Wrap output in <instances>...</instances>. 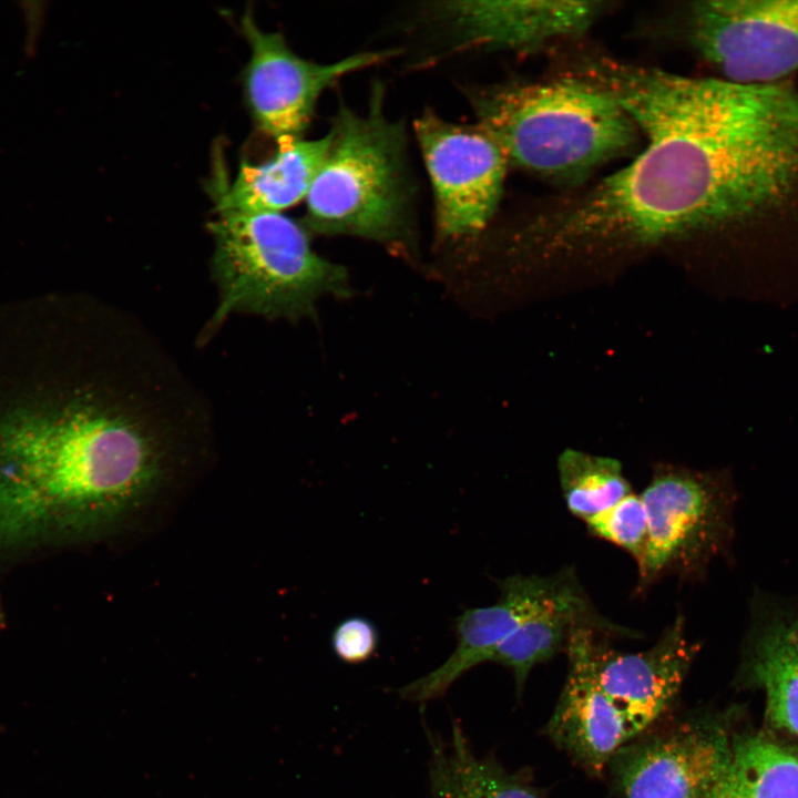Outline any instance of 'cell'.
<instances>
[{
  "mask_svg": "<svg viewBox=\"0 0 798 798\" xmlns=\"http://www.w3.org/2000/svg\"><path fill=\"white\" fill-rule=\"evenodd\" d=\"M378 642L379 634L375 623L357 615L339 622L330 640L335 655L347 664H360L369 659L376 652Z\"/></svg>",
  "mask_w": 798,
  "mask_h": 798,
  "instance_id": "22",
  "label": "cell"
},
{
  "mask_svg": "<svg viewBox=\"0 0 798 798\" xmlns=\"http://www.w3.org/2000/svg\"><path fill=\"white\" fill-rule=\"evenodd\" d=\"M648 545L638 565L641 589L667 574L693 576L717 549L722 497L709 478L663 466L641 494Z\"/></svg>",
  "mask_w": 798,
  "mask_h": 798,
  "instance_id": "10",
  "label": "cell"
},
{
  "mask_svg": "<svg viewBox=\"0 0 798 798\" xmlns=\"http://www.w3.org/2000/svg\"><path fill=\"white\" fill-rule=\"evenodd\" d=\"M326 157L306 196V223L324 235H349L382 244H410L416 184L403 124L383 109L374 85L360 114L339 105Z\"/></svg>",
  "mask_w": 798,
  "mask_h": 798,
  "instance_id": "4",
  "label": "cell"
},
{
  "mask_svg": "<svg viewBox=\"0 0 798 798\" xmlns=\"http://www.w3.org/2000/svg\"><path fill=\"white\" fill-rule=\"evenodd\" d=\"M468 98L509 164L556 183L577 185L642 141L612 96L569 75L471 89Z\"/></svg>",
  "mask_w": 798,
  "mask_h": 798,
  "instance_id": "3",
  "label": "cell"
},
{
  "mask_svg": "<svg viewBox=\"0 0 798 798\" xmlns=\"http://www.w3.org/2000/svg\"><path fill=\"white\" fill-rule=\"evenodd\" d=\"M684 18L689 44L724 80L771 84L798 71V0H700Z\"/></svg>",
  "mask_w": 798,
  "mask_h": 798,
  "instance_id": "6",
  "label": "cell"
},
{
  "mask_svg": "<svg viewBox=\"0 0 798 798\" xmlns=\"http://www.w3.org/2000/svg\"><path fill=\"white\" fill-rule=\"evenodd\" d=\"M611 8L598 0H451L430 11L459 48L531 52L575 41Z\"/></svg>",
  "mask_w": 798,
  "mask_h": 798,
  "instance_id": "11",
  "label": "cell"
},
{
  "mask_svg": "<svg viewBox=\"0 0 798 798\" xmlns=\"http://www.w3.org/2000/svg\"><path fill=\"white\" fill-rule=\"evenodd\" d=\"M706 798H798V748L770 736H733L727 766Z\"/></svg>",
  "mask_w": 798,
  "mask_h": 798,
  "instance_id": "18",
  "label": "cell"
},
{
  "mask_svg": "<svg viewBox=\"0 0 798 798\" xmlns=\"http://www.w3.org/2000/svg\"><path fill=\"white\" fill-rule=\"evenodd\" d=\"M563 73L612 96L643 150L544 202L519 232L541 257L656 246L776 204L798 185V92L786 82L689 78L570 51Z\"/></svg>",
  "mask_w": 798,
  "mask_h": 798,
  "instance_id": "1",
  "label": "cell"
},
{
  "mask_svg": "<svg viewBox=\"0 0 798 798\" xmlns=\"http://www.w3.org/2000/svg\"><path fill=\"white\" fill-rule=\"evenodd\" d=\"M749 668L765 690L768 723L798 736V622L781 621L766 628L756 642Z\"/></svg>",
  "mask_w": 798,
  "mask_h": 798,
  "instance_id": "19",
  "label": "cell"
},
{
  "mask_svg": "<svg viewBox=\"0 0 798 798\" xmlns=\"http://www.w3.org/2000/svg\"><path fill=\"white\" fill-rule=\"evenodd\" d=\"M698 646L685 634L683 615L657 642L637 653L617 652L593 640L598 684L624 718L632 738L655 725L676 700Z\"/></svg>",
  "mask_w": 798,
  "mask_h": 798,
  "instance_id": "13",
  "label": "cell"
},
{
  "mask_svg": "<svg viewBox=\"0 0 798 798\" xmlns=\"http://www.w3.org/2000/svg\"><path fill=\"white\" fill-rule=\"evenodd\" d=\"M557 472L566 508L585 522L632 493L613 458L566 449L559 456Z\"/></svg>",
  "mask_w": 798,
  "mask_h": 798,
  "instance_id": "20",
  "label": "cell"
},
{
  "mask_svg": "<svg viewBox=\"0 0 798 798\" xmlns=\"http://www.w3.org/2000/svg\"><path fill=\"white\" fill-rule=\"evenodd\" d=\"M430 798H544L522 773L474 755L462 728L454 724L450 740L429 733Z\"/></svg>",
  "mask_w": 798,
  "mask_h": 798,
  "instance_id": "17",
  "label": "cell"
},
{
  "mask_svg": "<svg viewBox=\"0 0 798 798\" xmlns=\"http://www.w3.org/2000/svg\"><path fill=\"white\" fill-rule=\"evenodd\" d=\"M732 744L724 719L678 716L625 743L606 769L620 798H706L728 764Z\"/></svg>",
  "mask_w": 798,
  "mask_h": 798,
  "instance_id": "7",
  "label": "cell"
},
{
  "mask_svg": "<svg viewBox=\"0 0 798 798\" xmlns=\"http://www.w3.org/2000/svg\"><path fill=\"white\" fill-rule=\"evenodd\" d=\"M594 634L592 628H579L569 638L566 681L546 730L574 763L592 776H601L632 736L596 678L592 661Z\"/></svg>",
  "mask_w": 798,
  "mask_h": 798,
  "instance_id": "14",
  "label": "cell"
},
{
  "mask_svg": "<svg viewBox=\"0 0 798 798\" xmlns=\"http://www.w3.org/2000/svg\"><path fill=\"white\" fill-rule=\"evenodd\" d=\"M500 598L471 607L454 620L457 645L432 672L406 684L399 695L426 703L444 694L462 675L490 661L497 647L520 625L580 585L572 569L548 575H511L498 581Z\"/></svg>",
  "mask_w": 798,
  "mask_h": 798,
  "instance_id": "12",
  "label": "cell"
},
{
  "mask_svg": "<svg viewBox=\"0 0 798 798\" xmlns=\"http://www.w3.org/2000/svg\"><path fill=\"white\" fill-rule=\"evenodd\" d=\"M198 420L123 367L80 361L0 400V571L100 535L157 487L172 438Z\"/></svg>",
  "mask_w": 798,
  "mask_h": 798,
  "instance_id": "2",
  "label": "cell"
},
{
  "mask_svg": "<svg viewBox=\"0 0 798 798\" xmlns=\"http://www.w3.org/2000/svg\"><path fill=\"white\" fill-rule=\"evenodd\" d=\"M413 127L433 191L438 237L478 234L502 196L509 164L502 150L479 125L451 123L430 111Z\"/></svg>",
  "mask_w": 798,
  "mask_h": 798,
  "instance_id": "8",
  "label": "cell"
},
{
  "mask_svg": "<svg viewBox=\"0 0 798 798\" xmlns=\"http://www.w3.org/2000/svg\"><path fill=\"white\" fill-rule=\"evenodd\" d=\"M579 628L626 636L638 635L602 616L579 585L520 625L497 647L490 662L512 672L516 694L520 695L530 671L565 648L570 636Z\"/></svg>",
  "mask_w": 798,
  "mask_h": 798,
  "instance_id": "16",
  "label": "cell"
},
{
  "mask_svg": "<svg viewBox=\"0 0 798 798\" xmlns=\"http://www.w3.org/2000/svg\"><path fill=\"white\" fill-rule=\"evenodd\" d=\"M278 142L273 157L259 164L243 163L228 187H219L216 208L280 213L306 198L328 152L330 134Z\"/></svg>",
  "mask_w": 798,
  "mask_h": 798,
  "instance_id": "15",
  "label": "cell"
},
{
  "mask_svg": "<svg viewBox=\"0 0 798 798\" xmlns=\"http://www.w3.org/2000/svg\"><path fill=\"white\" fill-rule=\"evenodd\" d=\"M596 536L608 541L626 552L637 562L644 560L648 545V520L641 494L633 492L611 508L585 522Z\"/></svg>",
  "mask_w": 798,
  "mask_h": 798,
  "instance_id": "21",
  "label": "cell"
},
{
  "mask_svg": "<svg viewBox=\"0 0 798 798\" xmlns=\"http://www.w3.org/2000/svg\"><path fill=\"white\" fill-rule=\"evenodd\" d=\"M216 211L209 232L219 303L209 330L235 311L275 319L310 317L321 297L350 293L346 268L319 256L294 219L282 213Z\"/></svg>",
  "mask_w": 798,
  "mask_h": 798,
  "instance_id": "5",
  "label": "cell"
},
{
  "mask_svg": "<svg viewBox=\"0 0 798 798\" xmlns=\"http://www.w3.org/2000/svg\"><path fill=\"white\" fill-rule=\"evenodd\" d=\"M241 25L250 47L244 78L248 106L258 127L278 141L300 137L318 98L339 79L398 53L393 49L359 52L321 64L298 57L279 33L260 30L249 12Z\"/></svg>",
  "mask_w": 798,
  "mask_h": 798,
  "instance_id": "9",
  "label": "cell"
}]
</instances>
